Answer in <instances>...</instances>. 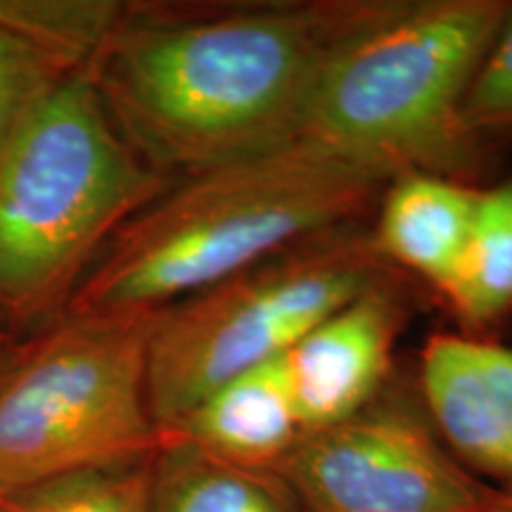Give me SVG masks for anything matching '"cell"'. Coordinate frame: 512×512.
I'll return each instance as SVG.
<instances>
[{"instance_id":"e0dca14e","label":"cell","mask_w":512,"mask_h":512,"mask_svg":"<svg viewBox=\"0 0 512 512\" xmlns=\"http://www.w3.org/2000/svg\"><path fill=\"white\" fill-rule=\"evenodd\" d=\"M34 335L36 332L24 330L15 320L0 313V387L8 380L12 370L17 368V363L22 361V356L27 354Z\"/></svg>"},{"instance_id":"8fae6325","label":"cell","mask_w":512,"mask_h":512,"mask_svg":"<svg viewBox=\"0 0 512 512\" xmlns=\"http://www.w3.org/2000/svg\"><path fill=\"white\" fill-rule=\"evenodd\" d=\"M477 200L479 188L456 178L422 171L394 176L370 226L377 252L394 271L418 275L444 294L463 259Z\"/></svg>"},{"instance_id":"52a82bcc","label":"cell","mask_w":512,"mask_h":512,"mask_svg":"<svg viewBox=\"0 0 512 512\" xmlns=\"http://www.w3.org/2000/svg\"><path fill=\"white\" fill-rule=\"evenodd\" d=\"M275 475L304 512H482L496 494L389 387L349 418L304 430Z\"/></svg>"},{"instance_id":"5bb4252c","label":"cell","mask_w":512,"mask_h":512,"mask_svg":"<svg viewBox=\"0 0 512 512\" xmlns=\"http://www.w3.org/2000/svg\"><path fill=\"white\" fill-rule=\"evenodd\" d=\"M441 297L470 330L512 313V178L479 190L463 259Z\"/></svg>"},{"instance_id":"4fadbf2b","label":"cell","mask_w":512,"mask_h":512,"mask_svg":"<svg viewBox=\"0 0 512 512\" xmlns=\"http://www.w3.org/2000/svg\"><path fill=\"white\" fill-rule=\"evenodd\" d=\"M150 512H304L275 472L247 470L162 434L150 465Z\"/></svg>"},{"instance_id":"277c9868","label":"cell","mask_w":512,"mask_h":512,"mask_svg":"<svg viewBox=\"0 0 512 512\" xmlns=\"http://www.w3.org/2000/svg\"><path fill=\"white\" fill-rule=\"evenodd\" d=\"M171 181L121 138L83 72L41 102L0 152V313L38 332L114 233Z\"/></svg>"},{"instance_id":"5b68a950","label":"cell","mask_w":512,"mask_h":512,"mask_svg":"<svg viewBox=\"0 0 512 512\" xmlns=\"http://www.w3.org/2000/svg\"><path fill=\"white\" fill-rule=\"evenodd\" d=\"M394 268L361 221L313 235L155 313L147 403L159 434L233 377L285 356Z\"/></svg>"},{"instance_id":"9a60e30c","label":"cell","mask_w":512,"mask_h":512,"mask_svg":"<svg viewBox=\"0 0 512 512\" xmlns=\"http://www.w3.org/2000/svg\"><path fill=\"white\" fill-rule=\"evenodd\" d=\"M152 458L91 467L0 496V512H150Z\"/></svg>"},{"instance_id":"30bf717a","label":"cell","mask_w":512,"mask_h":512,"mask_svg":"<svg viewBox=\"0 0 512 512\" xmlns=\"http://www.w3.org/2000/svg\"><path fill=\"white\" fill-rule=\"evenodd\" d=\"M124 3L0 0V152L24 119L91 69Z\"/></svg>"},{"instance_id":"9c48e42d","label":"cell","mask_w":512,"mask_h":512,"mask_svg":"<svg viewBox=\"0 0 512 512\" xmlns=\"http://www.w3.org/2000/svg\"><path fill=\"white\" fill-rule=\"evenodd\" d=\"M420 396L444 446L512 491V347L437 335L420 356Z\"/></svg>"},{"instance_id":"2e32d148","label":"cell","mask_w":512,"mask_h":512,"mask_svg":"<svg viewBox=\"0 0 512 512\" xmlns=\"http://www.w3.org/2000/svg\"><path fill=\"white\" fill-rule=\"evenodd\" d=\"M463 121L484 150L512 145V3L467 93Z\"/></svg>"},{"instance_id":"ba28073f","label":"cell","mask_w":512,"mask_h":512,"mask_svg":"<svg viewBox=\"0 0 512 512\" xmlns=\"http://www.w3.org/2000/svg\"><path fill=\"white\" fill-rule=\"evenodd\" d=\"M408 318L411 294L394 271L332 311L280 356L304 430L349 418L387 387Z\"/></svg>"},{"instance_id":"8992f818","label":"cell","mask_w":512,"mask_h":512,"mask_svg":"<svg viewBox=\"0 0 512 512\" xmlns=\"http://www.w3.org/2000/svg\"><path fill=\"white\" fill-rule=\"evenodd\" d=\"M155 313H64L0 387V496L91 467L136 463L162 441L147 403Z\"/></svg>"},{"instance_id":"ac0fdd59","label":"cell","mask_w":512,"mask_h":512,"mask_svg":"<svg viewBox=\"0 0 512 512\" xmlns=\"http://www.w3.org/2000/svg\"><path fill=\"white\" fill-rule=\"evenodd\" d=\"M482 512H512V491H496L491 501L484 505Z\"/></svg>"},{"instance_id":"3957f363","label":"cell","mask_w":512,"mask_h":512,"mask_svg":"<svg viewBox=\"0 0 512 512\" xmlns=\"http://www.w3.org/2000/svg\"><path fill=\"white\" fill-rule=\"evenodd\" d=\"M510 3L389 0L337 50L299 138L387 171L472 183L491 152L467 133L465 98Z\"/></svg>"},{"instance_id":"7a4b0ae2","label":"cell","mask_w":512,"mask_h":512,"mask_svg":"<svg viewBox=\"0 0 512 512\" xmlns=\"http://www.w3.org/2000/svg\"><path fill=\"white\" fill-rule=\"evenodd\" d=\"M392 176L306 138L178 181L107 242L64 313H157L313 235L358 223Z\"/></svg>"},{"instance_id":"6da1fadb","label":"cell","mask_w":512,"mask_h":512,"mask_svg":"<svg viewBox=\"0 0 512 512\" xmlns=\"http://www.w3.org/2000/svg\"><path fill=\"white\" fill-rule=\"evenodd\" d=\"M387 3H124L88 74L131 150L178 181L299 138L325 67Z\"/></svg>"},{"instance_id":"7c38bea8","label":"cell","mask_w":512,"mask_h":512,"mask_svg":"<svg viewBox=\"0 0 512 512\" xmlns=\"http://www.w3.org/2000/svg\"><path fill=\"white\" fill-rule=\"evenodd\" d=\"M302 432L283 363L275 358L221 384L162 434L190 441L226 463L275 472Z\"/></svg>"}]
</instances>
